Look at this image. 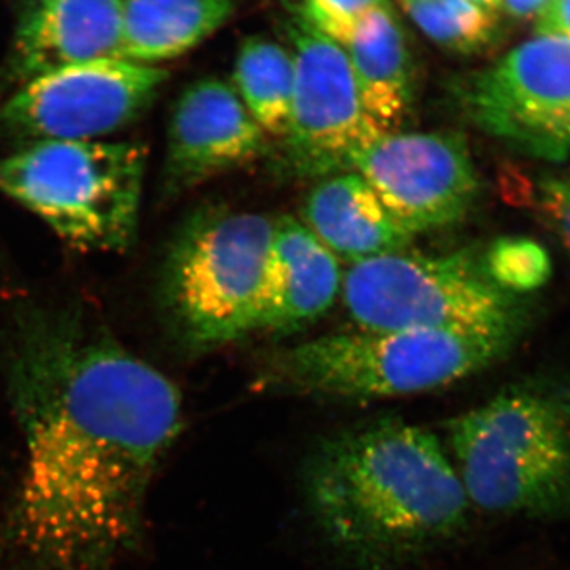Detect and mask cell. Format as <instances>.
I'll use <instances>...</instances> for the list:
<instances>
[{
    "mask_svg": "<svg viewBox=\"0 0 570 570\" xmlns=\"http://www.w3.org/2000/svg\"><path fill=\"white\" fill-rule=\"evenodd\" d=\"M24 472L3 546L24 570H112L183 430L181 393L77 305L14 306L2 344Z\"/></svg>",
    "mask_w": 570,
    "mask_h": 570,
    "instance_id": "cell-1",
    "label": "cell"
},
{
    "mask_svg": "<svg viewBox=\"0 0 570 570\" xmlns=\"http://www.w3.org/2000/svg\"><path fill=\"white\" fill-rule=\"evenodd\" d=\"M302 482L324 538L367 566L396 564L448 542L472 509L441 439L401 420L326 438L307 456Z\"/></svg>",
    "mask_w": 570,
    "mask_h": 570,
    "instance_id": "cell-2",
    "label": "cell"
},
{
    "mask_svg": "<svg viewBox=\"0 0 570 570\" xmlns=\"http://www.w3.org/2000/svg\"><path fill=\"white\" fill-rule=\"evenodd\" d=\"M527 330L332 333L268 352L254 389L332 401H374L445 389L497 365Z\"/></svg>",
    "mask_w": 570,
    "mask_h": 570,
    "instance_id": "cell-3",
    "label": "cell"
},
{
    "mask_svg": "<svg viewBox=\"0 0 570 570\" xmlns=\"http://www.w3.org/2000/svg\"><path fill=\"white\" fill-rule=\"evenodd\" d=\"M471 508L491 515L570 517V382L535 377L445 423Z\"/></svg>",
    "mask_w": 570,
    "mask_h": 570,
    "instance_id": "cell-4",
    "label": "cell"
},
{
    "mask_svg": "<svg viewBox=\"0 0 570 570\" xmlns=\"http://www.w3.org/2000/svg\"><path fill=\"white\" fill-rule=\"evenodd\" d=\"M275 220L227 206L198 209L175 235L160 276L168 332L190 355L258 332Z\"/></svg>",
    "mask_w": 570,
    "mask_h": 570,
    "instance_id": "cell-5",
    "label": "cell"
},
{
    "mask_svg": "<svg viewBox=\"0 0 570 570\" xmlns=\"http://www.w3.org/2000/svg\"><path fill=\"white\" fill-rule=\"evenodd\" d=\"M145 170L137 142H39L0 160V193L75 247L124 253L137 238Z\"/></svg>",
    "mask_w": 570,
    "mask_h": 570,
    "instance_id": "cell-6",
    "label": "cell"
},
{
    "mask_svg": "<svg viewBox=\"0 0 570 570\" xmlns=\"http://www.w3.org/2000/svg\"><path fill=\"white\" fill-rule=\"evenodd\" d=\"M341 292L355 324L371 332L527 330L531 317L521 296L490 279L472 247L404 249L360 262L344 273Z\"/></svg>",
    "mask_w": 570,
    "mask_h": 570,
    "instance_id": "cell-7",
    "label": "cell"
},
{
    "mask_svg": "<svg viewBox=\"0 0 570 570\" xmlns=\"http://www.w3.org/2000/svg\"><path fill=\"white\" fill-rule=\"evenodd\" d=\"M480 132L521 154L570 159V37L539 33L456 91Z\"/></svg>",
    "mask_w": 570,
    "mask_h": 570,
    "instance_id": "cell-8",
    "label": "cell"
},
{
    "mask_svg": "<svg viewBox=\"0 0 570 570\" xmlns=\"http://www.w3.org/2000/svg\"><path fill=\"white\" fill-rule=\"evenodd\" d=\"M295 81L279 170L324 179L351 170L356 154L389 134L365 110L346 52L309 20L292 28Z\"/></svg>",
    "mask_w": 570,
    "mask_h": 570,
    "instance_id": "cell-9",
    "label": "cell"
},
{
    "mask_svg": "<svg viewBox=\"0 0 570 570\" xmlns=\"http://www.w3.org/2000/svg\"><path fill=\"white\" fill-rule=\"evenodd\" d=\"M167 70L105 59L52 71L0 104V140L32 146L96 140L135 121L156 99Z\"/></svg>",
    "mask_w": 570,
    "mask_h": 570,
    "instance_id": "cell-10",
    "label": "cell"
},
{
    "mask_svg": "<svg viewBox=\"0 0 570 570\" xmlns=\"http://www.w3.org/2000/svg\"><path fill=\"white\" fill-rule=\"evenodd\" d=\"M407 234L459 224L480 194L466 138L459 132H389L352 160Z\"/></svg>",
    "mask_w": 570,
    "mask_h": 570,
    "instance_id": "cell-11",
    "label": "cell"
},
{
    "mask_svg": "<svg viewBox=\"0 0 570 570\" xmlns=\"http://www.w3.org/2000/svg\"><path fill=\"white\" fill-rule=\"evenodd\" d=\"M266 145V134L234 86L216 78L194 82L171 112L164 195L176 197L214 176L246 167L264 156Z\"/></svg>",
    "mask_w": 570,
    "mask_h": 570,
    "instance_id": "cell-12",
    "label": "cell"
},
{
    "mask_svg": "<svg viewBox=\"0 0 570 570\" xmlns=\"http://www.w3.org/2000/svg\"><path fill=\"white\" fill-rule=\"evenodd\" d=\"M121 0H26L6 70L11 92L81 63L121 58Z\"/></svg>",
    "mask_w": 570,
    "mask_h": 570,
    "instance_id": "cell-13",
    "label": "cell"
},
{
    "mask_svg": "<svg viewBox=\"0 0 570 570\" xmlns=\"http://www.w3.org/2000/svg\"><path fill=\"white\" fill-rule=\"evenodd\" d=\"M340 258L302 220H275L258 332L292 335L325 316L343 287Z\"/></svg>",
    "mask_w": 570,
    "mask_h": 570,
    "instance_id": "cell-14",
    "label": "cell"
},
{
    "mask_svg": "<svg viewBox=\"0 0 570 570\" xmlns=\"http://www.w3.org/2000/svg\"><path fill=\"white\" fill-rule=\"evenodd\" d=\"M299 220L330 253L352 265L409 249L414 239L354 170L318 179Z\"/></svg>",
    "mask_w": 570,
    "mask_h": 570,
    "instance_id": "cell-15",
    "label": "cell"
},
{
    "mask_svg": "<svg viewBox=\"0 0 570 570\" xmlns=\"http://www.w3.org/2000/svg\"><path fill=\"white\" fill-rule=\"evenodd\" d=\"M367 115L396 132L414 104L411 55L400 22L387 6L371 10L344 45Z\"/></svg>",
    "mask_w": 570,
    "mask_h": 570,
    "instance_id": "cell-16",
    "label": "cell"
},
{
    "mask_svg": "<svg viewBox=\"0 0 570 570\" xmlns=\"http://www.w3.org/2000/svg\"><path fill=\"white\" fill-rule=\"evenodd\" d=\"M238 0H121V58L156 66L208 39Z\"/></svg>",
    "mask_w": 570,
    "mask_h": 570,
    "instance_id": "cell-17",
    "label": "cell"
},
{
    "mask_svg": "<svg viewBox=\"0 0 570 570\" xmlns=\"http://www.w3.org/2000/svg\"><path fill=\"white\" fill-rule=\"evenodd\" d=\"M294 58L275 41L246 40L235 63V91L266 135L283 138L294 96Z\"/></svg>",
    "mask_w": 570,
    "mask_h": 570,
    "instance_id": "cell-18",
    "label": "cell"
},
{
    "mask_svg": "<svg viewBox=\"0 0 570 570\" xmlns=\"http://www.w3.org/2000/svg\"><path fill=\"white\" fill-rule=\"evenodd\" d=\"M428 39L444 50L472 55L497 37L491 11L472 0H397Z\"/></svg>",
    "mask_w": 570,
    "mask_h": 570,
    "instance_id": "cell-19",
    "label": "cell"
},
{
    "mask_svg": "<svg viewBox=\"0 0 570 570\" xmlns=\"http://www.w3.org/2000/svg\"><path fill=\"white\" fill-rule=\"evenodd\" d=\"M490 279L509 294L534 292L549 281L551 264L542 246L521 236H504L482 253Z\"/></svg>",
    "mask_w": 570,
    "mask_h": 570,
    "instance_id": "cell-20",
    "label": "cell"
},
{
    "mask_svg": "<svg viewBox=\"0 0 570 570\" xmlns=\"http://www.w3.org/2000/svg\"><path fill=\"white\" fill-rule=\"evenodd\" d=\"M385 0H307V20L344 47L360 20Z\"/></svg>",
    "mask_w": 570,
    "mask_h": 570,
    "instance_id": "cell-21",
    "label": "cell"
},
{
    "mask_svg": "<svg viewBox=\"0 0 570 570\" xmlns=\"http://www.w3.org/2000/svg\"><path fill=\"white\" fill-rule=\"evenodd\" d=\"M535 208L570 253V170L543 175L535 186Z\"/></svg>",
    "mask_w": 570,
    "mask_h": 570,
    "instance_id": "cell-22",
    "label": "cell"
},
{
    "mask_svg": "<svg viewBox=\"0 0 570 570\" xmlns=\"http://www.w3.org/2000/svg\"><path fill=\"white\" fill-rule=\"evenodd\" d=\"M538 32L570 37V0H551L539 18Z\"/></svg>",
    "mask_w": 570,
    "mask_h": 570,
    "instance_id": "cell-23",
    "label": "cell"
},
{
    "mask_svg": "<svg viewBox=\"0 0 570 570\" xmlns=\"http://www.w3.org/2000/svg\"><path fill=\"white\" fill-rule=\"evenodd\" d=\"M551 0H499V7H502L510 17L517 20H532L535 17H542Z\"/></svg>",
    "mask_w": 570,
    "mask_h": 570,
    "instance_id": "cell-24",
    "label": "cell"
},
{
    "mask_svg": "<svg viewBox=\"0 0 570 570\" xmlns=\"http://www.w3.org/2000/svg\"><path fill=\"white\" fill-rule=\"evenodd\" d=\"M472 2L478 3L482 9L491 11V13L499 7V0H472Z\"/></svg>",
    "mask_w": 570,
    "mask_h": 570,
    "instance_id": "cell-25",
    "label": "cell"
}]
</instances>
